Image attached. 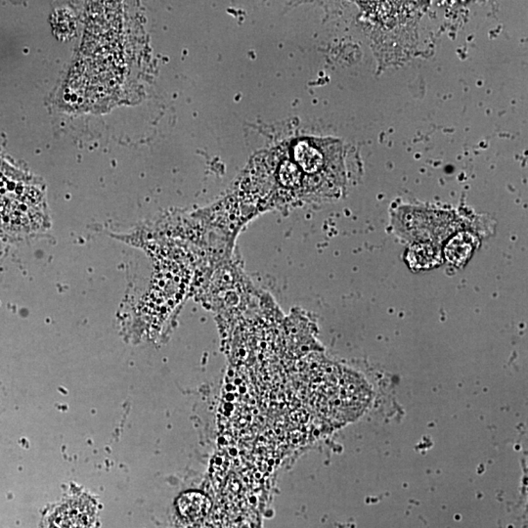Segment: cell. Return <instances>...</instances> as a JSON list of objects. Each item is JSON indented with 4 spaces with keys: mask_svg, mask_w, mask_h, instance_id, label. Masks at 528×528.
I'll list each match as a JSON object with an SVG mask.
<instances>
[{
    "mask_svg": "<svg viewBox=\"0 0 528 528\" xmlns=\"http://www.w3.org/2000/svg\"><path fill=\"white\" fill-rule=\"evenodd\" d=\"M91 509L80 503L66 504L53 518L50 528H91Z\"/></svg>",
    "mask_w": 528,
    "mask_h": 528,
    "instance_id": "6da1fadb",
    "label": "cell"
},
{
    "mask_svg": "<svg viewBox=\"0 0 528 528\" xmlns=\"http://www.w3.org/2000/svg\"><path fill=\"white\" fill-rule=\"evenodd\" d=\"M475 250L474 236L462 232L447 243L444 249L445 259L457 267H462L469 261Z\"/></svg>",
    "mask_w": 528,
    "mask_h": 528,
    "instance_id": "7a4b0ae2",
    "label": "cell"
},
{
    "mask_svg": "<svg viewBox=\"0 0 528 528\" xmlns=\"http://www.w3.org/2000/svg\"><path fill=\"white\" fill-rule=\"evenodd\" d=\"M407 263L412 269L427 270L442 263V254L435 245L429 243L413 245L406 254Z\"/></svg>",
    "mask_w": 528,
    "mask_h": 528,
    "instance_id": "3957f363",
    "label": "cell"
},
{
    "mask_svg": "<svg viewBox=\"0 0 528 528\" xmlns=\"http://www.w3.org/2000/svg\"><path fill=\"white\" fill-rule=\"evenodd\" d=\"M211 501L203 493L187 492L179 497V513L189 520H198L208 515L211 511Z\"/></svg>",
    "mask_w": 528,
    "mask_h": 528,
    "instance_id": "277c9868",
    "label": "cell"
}]
</instances>
